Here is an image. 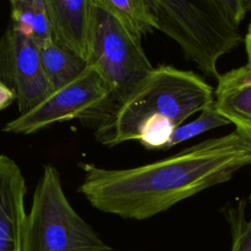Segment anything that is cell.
Here are the masks:
<instances>
[{"label": "cell", "instance_id": "5", "mask_svg": "<svg viewBox=\"0 0 251 251\" xmlns=\"http://www.w3.org/2000/svg\"><path fill=\"white\" fill-rule=\"evenodd\" d=\"M114 106L111 86L94 66L88 65L71 82L52 91L28 112L8 122L3 130L31 134L54 124L75 119L96 126Z\"/></svg>", "mask_w": 251, "mask_h": 251}, {"label": "cell", "instance_id": "16", "mask_svg": "<svg viewBox=\"0 0 251 251\" xmlns=\"http://www.w3.org/2000/svg\"><path fill=\"white\" fill-rule=\"evenodd\" d=\"M16 101L17 96L15 92L0 81V111L8 108Z\"/></svg>", "mask_w": 251, "mask_h": 251}, {"label": "cell", "instance_id": "6", "mask_svg": "<svg viewBox=\"0 0 251 251\" xmlns=\"http://www.w3.org/2000/svg\"><path fill=\"white\" fill-rule=\"evenodd\" d=\"M96 3V23L92 52L88 60L112 88L115 105L123 101L154 67L148 60L141 37L117 17Z\"/></svg>", "mask_w": 251, "mask_h": 251}, {"label": "cell", "instance_id": "2", "mask_svg": "<svg viewBox=\"0 0 251 251\" xmlns=\"http://www.w3.org/2000/svg\"><path fill=\"white\" fill-rule=\"evenodd\" d=\"M214 101L201 76L161 65L95 126L94 135L109 147L137 140L147 149H166L175 129Z\"/></svg>", "mask_w": 251, "mask_h": 251}, {"label": "cell", "instance_id": "3", "mask_svg": "<svg viewBox=\"0 0 251 251\" xmlns=\"http://www.w3.org/2000/svg\"><path fill=\"white\" fill-rule=\"evenodd\" d=\"M157 29L173 38L184 57L218 80V60L243 41L239 25L248 12L242 0H150Z\"/></svg>", "mask_w": 251, "mask_h": 251}, {"label": "cell", "instance_id": "14", "mask_svg": "<svg viewBox=\"0 0 251 251\" xmlns=\"http://www.w3.org/2000/svg\"><path fill=\"white\" fill-rule=\"evenodd\" d=\"M228 124H230V122L218 112L214 101L212 105H210L200 113L198 118H196L188 124H182L179 126H177L175 129L171 139L169 140L166 149L171 148L183 141H186L210 129L223 126Z\"/></svg>", "mask_w": 251, "mask_h": 251}, {"label": "cell", "instance_id": "11", "mask_svg": "<svg viewBox=\"0 0 251 251\" xmlns=\"http://www.w3.org/2000/svg\"><path fill=\"white\" fill-rule=\"evenodd\" d=\"M37 48L43 73L52 91L71 82L88 66L86 61L61 48L52 39Z\"/></svg>", "mask_w": 251, "mask_h": 251}, {"label": "cell", "instance_id": "4", "mask_svg": "<svg viewBox=\"0 0 251 251\" xmlns=\"http://www.w3.org/2000/svg\"><path fill=\"white\" fill-rule=\"evenodd\" d=\"M72 207L58 170L45 165L26 215L23 251H111Z\"/></svg>", "mask_w": 251, "mask_h": 251}, {"label": "cell", "instance_id": "17", "mask_svg": "<svg viewBox=\"0 0 251 251\" xmlns=\"http://www.w3.org/2000/svg\"><path fill=\"white\" fill-rule=\"evenodd\" d=\"M244 43H245V49H246L247 59H248L247 63L251 64V21H250V24L248 25L247 33L244 37Z\"/></svg>", "mask_w": 251, "mask_h": 251}, {"label": "cell", "instance_id": "15", "mask_svg": "<svg viewBox=\"0 0 251 251\" xmlns=\"http://www.w3.org/2000/svg\"><path fill=\"white\" fill-rule=\"evenodd\" d=\"M249 219L245 215V200H240L236 206H229L225 211L231 231V251H251V194L249 196Z\"/></svg>", "mask_w": 251, "mask_h": 251}, {"label": "cell", "instance_id": "12", "mask_svg": "<svg viewBox=\"0 0 251 251\" xmlns=\"http://www.w3.org/2000/svg\"><path fill=\"white\" fill-rule=\"evenodd\" d=\"M10 26L30 38L36 46L51 40L46 0L10 1Z\"/></svg>", "mask_w": 251, "mask_h": 251}, {"label": "cell", "instance_id": "9", "mask_svg": "<svg viewBox=\"0 0 251 251\" xmlns=\"http://www.w3.org/2000/svg\"><path fill=\"white\" fill-rule=\"evenodd\" d=\"M25 179L17 163L0 154V251H23Z\"/></svg>", "mask_w": 251, "mask_h": 251}, {"label": "cell", "instance_id": "13", "mask_svg": "<svg viewBox=\"0 0 251 251\" xmlns=\"http://www.w3.org/2000/svg\"><path fill=\"white\" fill-rule=\"evenodd\" d=\"M98 2L139 37L157 29L156 17L150 0H98Z\"/></svg>", "mask_w": 251, "mask_h": 251}, {"label": "cell", "instance_id": "8", "mask_svg": "<svg viewBox=\"0 0 251 251\" xmlns=\"http://www.w3.org/2000/svg\"><path fill=\"white\" fill-rule=\"evenodd\" d=\"M51 39L88 63L96 23L95 0H46Z\"/></svg>", "mask_w": 251, "mask_h": 251}, {"label": "cell", "instance_id": "1", "mask_svg": "<svg viewBox=\"0 0 251 251\" xmlns=\"http://www.w3.org/2000/svg\"><path fill=\"white\" fill-rule=\"evenodd\" d=\"M251 165V132L236 128L165 159L130 168L81 163L77 191L95 209L124 219L145 220L211 186L228 181Z\"/></svg>", "mask_w": 251, "mask_h": 251}, {"label": "cell", "instance_id": "7", "mask_svg": "<svg viewBox=\"0 0 251 251\" xmlns=\"http://www.w3.org/2000/svg\"><path fill=\"white\" fill-rule=\"evenodd\" d=\"M0 81L15 92L20 114L28 112L52 92L36 44L10 25L0 36Z\"/></svg>", "mask_w": 251, "mask_h": 251}, {"label": "cell", "instance_id": "10", "mask_svg": "<svg viewBox=\"0 0 251 251\" xmlns=\"http://www.w3.org/2000/svg\"><path fill=\"white\" fill-rule=\"evenodd\" d=\"M217 81L214 99L218 112L236 128L251 132V64L220 75Z\"/></svg>", "mask_w": 251, "mask_h": 251}]
</instances>
